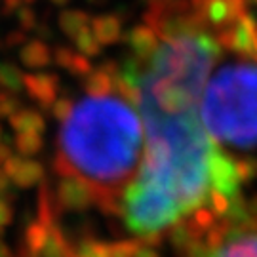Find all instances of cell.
<instances>
[{
    "label": "cell",
    "instance_id": "cell-1",
    "mask_svg": "<svg viewBox=\"0 0 257 257\" xmlns=\"http://www.w3.org/2000/svg\"><path fill=\"white\" fill-rule=\"evenodd\" d=\"M147 145L138 177L124 198L132 232L153 236L177 219L210 206L219 147L196 110H139Z\"/></svg>",
    "mask_w": 257,
    "mask_h": 257
},
{
    "label": "cell",
    "instance_id": "cell-2",
    "mask_svg": "<svg viewBox=\"0 0 257 257\" xmlns=\"http://www.w3.org/2000/svg\"><path fill=\"white\" fill-rule=\"evenodd\" d=\"M143 120L124 97L90 93L74 103L59 130L61 174L114 196L141 164Z\"/></svg>",
    "mask_w": 257,
    "mask_h": 257
},
{
    "label": "cell",
    "instance_id": "cell-3",
    "mask_svg": "<svg viewBox=\"0 0 257 257\" xmlns=\"http://www.w3.org/2000/svg\"><path fill=\"white\" fill-rule=\"evenodd\" d=\"M200 118L211 138L238 149L257 147V63L223 67L206 86Z\"/></svg>",
    "mask_w": 257,
    "mask_h": 257
},
{
    "label": "cell",
    "instance_id": "cell-4",
    "mask_svg": "<svg viewBox=\"0 0 257 257\" xmlns=\"http://www.w3.org/2000/svg\"><path fill=\"white\" fill-rule=\"evenodd\" d=\"M206 257H257V227L229 230Z\"/></svg>",
    "mask_w": 257,
    "mask_h": 257
},
{
    "label": "cell",
    "instance_id": "cell-5",
    "mask_svg": "<svg viewBox=\"0 0 257 257\" xmlns=\"http://www.w3.org/2000/svg\"><path fill=\"white\" fill-rule=\"evenodd\" d=\"M95 198V191L76 175H65L57 185V202L67 210H84Z\"/></svg>",
    "mask_w": 257,
    "mask_h": 257
},
{
    "label": "cell",
    "instance_id": "cell-6",
    "mask_svg": "<svg viewBox=\"0 0 257 257\" xmlns=\"http://www.w3.org/2000/svg\"><path fill=\"white\" fill-rule=\"evenodd\" d=\"M4 172L18 187H33L42 181L44 177V170L42 166L31 160L27 156L10 155L4 162Z\"/></svg>",
    "mask_w": 257,
    "mask_h": 257
},
{
    "label": "cell",
    "instance_id": "cell-7",
    "mask_svg": "<svg viewBox=\"0 0 257 257\" xmlns=\"http://www.w3.org/2000/svg\"><path fill=\"white\" fill-rule=\"evenodd\" d=\"M23 86L27 93L35 99V101L44 107V109H50L52 105L57 99V78L54 74H48V73H33L27 74L23 78Z\"/></svg>",
    "mask_w": 257,
    "mask_h": 257
},
{
    "label": "cell",
    "instance_id": "cell-8",
    "mask_svg": "<svg viewBox=\"0 0 257 257\" xmlns=\"http://www.w3.org/2000/svg\"><path fill=\"white\" fill-rule=\"evenodd\" d=\"M128 44L134 50V57L139 61H145L156 48V35L149 25H139L128 33Z\"/></svg>",
    "mask_w": 257,
    "mask_h": 257
},
{
    "label": "cell",
    "instance_id": "cell-9",
    "mask_svg": "<svg viewBox=\"0 0 257 257\" xmlns=\"http://www.w3.org/2000/svg\"><path fill=\"white\" fill-rule=\"evenodd\" d=\"M10 122L18 134H42L44 132V120L37 110L18 109L10 116Z\"/></svg>",
    "mask_w": 257,
    "mask_h": 257
},
{
    "label": "cell",
    "instance_id": "cell-10",
    "mask_svg": "<svg viewBox=\"0 0 257 257\" xmlns=\"http://www.w3.org/2000/svg\"><path fill=\"white\" fill-rule=\"evenodd\" d=\"M92 31L101 44H114L120 38L122 23L116 16H101V18L93 19Z\"/></svg>",
    "mask_w": 257,
    "mask_h": 257
},
{
    "label": "cell",
    "instance_id": "cell-11",
    "mask_svg": "<svg viewBox=\"0 0 257 257\" xmlns=\"http://www.w3.org/2000/svg\"><path fill=\"white\" fill-rule=\"evenodd\" d=\"M50 59H52L50 48L42 40H31L21 50V61L27 65V67H31V69L46 67L50 63Z\"/></svg>",
    "mask_w": 257,
    "mask_h": 257
},
{
    "label": "cell",
    "instance_id": "cell-12",
    "mask_svg": "<svg viewBox=\"0 0 257 257\" xmlns=\"http://www.w3.org/2000/svg\"><path fill=\"white\" fill-rule=\"evenodd\" d=\"M88 23H90V18L84 14L82 10H67V12L61 14V18H59V27L73 38L80 31H84V29L88 27Z\"/></svg>",
    "mask_w": 257,
    "mask_h": 257
},
{
    "label": "cell",
    "instance_id": "cell-13",
    "mask_svg": "<svg viewBox=\"0 0 257 257\" xmlns=\"http://www.w3.org/2000/svg\"><path fill=\"white\" fill-rule=\"evenodd\" d=\"M76 48L80 50V54L84 55H97L101 50V42L95 38L93 31L90 27H86L84 31H80L76 37H74Z\"/></svg>",
    "mask_w": 257,
    "mask_h": 257
},
{
    "label": "cell",
    "instance_id": "cell-14",
    "mask_svg": "<svg viewBox=\"0 0 257 257\" xmlns=\"http://www.w3.org/2000/svg\"><path fill=\"white\" fill-rule=\"evenodd\" d=\"M16 147L21 153V156H33L42 149V138L40 134H18Z\"/></svg>",
    "mask_w": 257,
    "mask_h": 257
},
{
    "label": "cell",
    "instance_id": "cell-15",
    "mask_svg": "<svg viewBox=\"0 0 257 257\" xmlns=\"http://www.w3.org/2000/svg\"><path fill=\"white\" fill-rule=\"evenodd\" d=\"M23 78L25 76L19 73L18 67H14V65H0V84L6 86L8 90H12V92L19 90L23 86Z\"/></svg>",
    "mask_w": 257,
    "mask_h": 257
},
{
    "label": "cell",
    "instance_id": "cell-16",
    "mask_svg": "<svg viewBox=\"0 0 257 257\" xmlns=\"http://www.w3.org/2000/svg\"><path fill=\"white\" fill-rule=\"evenodd\" d=\"M52 109H54V116L55 118H59L63 122L67 118V114L71 112L73 109V101L69 99V97H61V99H55V103L52 105Z\"/></svg>",
    "mask_w": 257,
    "mask_h": 257
},
{
    "label": "cell",
    "instance_id": "cell-17",
    "mask_svg": "<svg viewBox=\"0 0 257 257\" xmlns=\"http://www.w3.org/2000/svg\"><path fill=\"white\" fill-rule=\"evenodd\" d=\"M10 221H12V208L6 200L0 198V227H6Z\"/></svg>",
    "mask_w": 257,
    "mask_h": 257
},
{
    "label": "cell",
    "instance_id": "cell-18",
    "mask_svg": "<svg viewBox=\"0 0 257 257\" xmlns=\"http://www.w3.org/2000/svg\"><path fill=\"white\" fill-rule=\"evenodd\" d=\"M21 25L27 29H33L35 27V23H37V18H35V12L33 10H21Z\"/></svg>",
    "mask_w": 257,
    "mask_h": 257
},
{
    "label": "cell",
    "instance_id": "cell-19",
    "mask_svg": "<svg viewBox=\"0 0 257 257\" xmlns=\"http://www.w3.org/2000/svg\"><path fill=\"white\" fill-rule=\"evenodd\" d=\"M134 257H158V253L153 248H149V246H138Z\"/></svg>",
    "mask_w": 257,
    "mask_h": 257
},
{
    "label": "cell",
    "instance_id": "cell-20",
    "mask_svg": "<svg viewBox=\"0 0 257 257\" xmlns=\"http://www.w3.org/2000/svg\"><path fill=\"white\" fill-rule=\"evenodd\" d=\"M0 257H10V251L4 248V244H0Z\"/></svg>",
    "mask_w": 257,
    "mask_h": 257
},
{
    "label": "cell",
    "instance_id": "cell-21",
    "mask_svg": "<svg viewBox=\"0 0 257 257\" xmlns=\"http://www.w3.org/2000/svg\"><path fill=\"white\" fill-rule=\"evenodd\" d=\"M52 2H55V4H65L67 0H52Z\"/></svg>",
    "mask_w": 257,
    "mask_h": 257
},
{
    "label": "cell",
    "instance_id": "cell-22",
    "mask_svg": "<svg viewBox=\"0 0 257 257\" xmlns=\"http://www.w3.org/2000/svg\"><path fill=\"white\" fill-rule=\"evenodd\" d=\"M90 2H93V4H99V2H103V0H90Z\"/></svg>",
    "mask_w": 257,
    "mask_h": 257
}]
</instances>
